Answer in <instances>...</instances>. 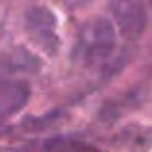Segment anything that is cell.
Wrapping results in <instances>:
<instances>
[{
	"mask_svg": "<svg viewBox=\"0 0 152 152\" xmlns=\"http://www.w3.org/2000/svg\"><path fill=\"white\" fill-rule=\"evenodd\" d=\"M119 35L106 15H94L81 25L71 58L85 67L106 66L118 50Z\"/></svg>",
	"mask_w": 152,
	"mask_h": 152,
	"instance_id": "6da1fadb",
	"label": "cell"
},
{
	"mask_svg": "<svg viewBox=\"0 0 152 152\" xmlns=\"http://www.w3.org/2000/svg\"><path fill=\"white\" fill-rule=\"evenodd\" d=\"M23 25L29 41L45 54L54 56L60 50L58 18L50 8L42 4H33L23 14Z\"/></svg>",
	"mask_w": 152,
	"mask_h": 152,
	"instance_id": "7a4b0ae2",
	"label": "cell"
},
{
	"mask_svg": "<svg viewBox=\"0 0 152 152\" xmlns=\"http://www.w3.org/2000/svg\"><path fill=\"white\" fill-rule=\"evenodd\" d=\"M110 19L125 41H139L148 27V12L141 0H110Z\"/></svg>",
	"mask_w": 152,
	"mask_h": 152,
	"instance_id": "3957f363",
	"label": "cell"
},
{
	"mask_svg": "<svg viewBox=\"0 0 152 152\" xmlns=\"http://www.w3.org/2000/svg\"><path fill=\"white\" fill-rule=\"evenodd\" d=\"M31 100V87L21 79L0 75V118L15 115Z\"/></svg>",
	"mask_w": 152,
	"mask_h": 152,
	"instance_id": "277c9868",
	"label": "cell"
},
{
	"mask_svg": "<svg viewBox=\"0 0 152 152\" xmlns=\"http://www.w3.org/2000/svg\"><path fill=\"white\" fill-rule=\"evenodd\" d=\"M0 69L12 75H37L42 69V60L25 46H14L0 56Z\"/></svg>",
	"mask_w": 152,
	"mask_h": 152,
	"instance_id": "5b68a950",
	"label": "cell"
},
{
	"mask_svg": "<svg viewBox=\"0 0 152 152\" xmlns=\"http://www.w3.org/2000/svg\"><path fill=\"white\" fill-rule=\"evenodd\" d=\"M118 145L127 152H148L152 148V129L127 127L118 135Z\"/></svg>",
	"mask_w": 152,
	"mask_h": 152,
	"instance_id": "8992f818",
	"label": "cell"
},
{
	"mask_svg": "<svg viewBox=\"0 0 152 152\" xmlns=\"http://www.w3.org/2000/svg\"><path fill=\"white\" fill-rule=\"evenodd\" d=\"M60 115H62L60 112H48L46 115H41V118H29V119L23 121V127H25V129H31V131H41V129H45V127L54 125L60 119Z\"/></svg>",
	"mask_w": 152,
	"mask_h": 152,
	"instance_id": "52a82bcc",
	"label": "cell"
},
{
	"mask_svg": "<svg viewBox=\"0 0 152 152\" xmlns=\"http://www.w3.org/2000/svg\"><path fill=\"white\" fill-rule=\"evenodd\" d=\"M85 2H89V0H66L67 6H81V4H85Z\"/></svg>",
	"mask_w": 152,
	"mask_h": 152,
	"instance_id": "ba28073f",
	"label": "cell"
},
{
	"mask_svg": "<svg viewBox=\"0 0 152 152\" xmlns=\"http://www.w3.org/2000/svg\"><path fill=\"white\" fill-rule=\"evenodd\" d=\"M4 39V19L0 18V41Z\"/></svg>",
	"mask_w": 152,
	"mask_h": 152,
	"instance_id": "9c48e42d",
	"label": "cell"
},
{
	"mask_svg": "<svg viewBox=\"0 0 152 152\" xmlns=\"http://www.w3.org/2000/svg\"><path fill=\"white\" fill-rule=\"evenodd\" d=\"M0 119H2V118H0Z\"/></svg>",
	"mask_w": 152,
	"mask_h": 152,
	"instance_id": "30bf717a",
	"label": "cell"
}]
</instances>
